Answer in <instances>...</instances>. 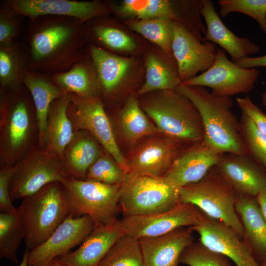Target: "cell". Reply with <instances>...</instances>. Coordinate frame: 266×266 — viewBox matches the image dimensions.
<instances>
[{"instance_id":"17","label":"cell","mask_w":266,"mask_h":266,"mask_svg":"<svg viewBox=\"0 0 266 266\" xmlns=\"http://www.w3.org/2000/svg\"><path fill=\"white\" fill-rule=\"evenodd\" d=\"M0 5L10 7L27 18L53 15L75 18L86 22L108 15L106 2L73 0H3Z\"/></svg>"},{"instance_id":"44","label":"cell","mask_w":266,"mask_h":266,"mask_svg":"<svg viewBox=\"0 0 266 266\" xmlns=\"http://www.w3.org/2000/svg\"><path fill=\"white\" fill-rule=\"evenodd\" d=\"M235 63L239 66L246 68L266 67V55L257 57H246Z\"/></svg>"},{"instance_id":"46","label":"cell","mask_w":266,"mask_h":266,"mask_svg":"<svg viewBox=\"0 0 266 266\" xmlns=\"http://www.w3.org/2000/svg\"><path fill=\"white\" fill-rule=\"evenodd\" d=\"M29 250H30L28 248H26L22 262H21L19 266H29L28 263V259Z\"/></svg>"},{"instance_id":"3","label":"cell","mask_w":266,"mask_h":266,"mask_svg":"<svg viewBox=\"0 0 266 266\" xmlns=\"http://www.w3.org/2000/svg\"><path fill=\"white\" fill-rule=\"evenodd\" d=\"M175 90L197 108L202 123L203 140L221 154H246L239 120L232 110L231 97L213 95L205 87L181 84Z\"/></svg>"},{"instance_id":"9","label":"cell","mask_w":266,"mask_h":266,"mask_svg":"<svg viewBox=\"0 0 266 266\" xmlns=\"http://www.w3.org/2000/svg\"><path fill=\"white\" fill-rule=\"evenodd\" d=\"M10 185L12 201L35 194L46 185L71 176L63 161L33 146L14 166Z\"/></svg>"},{"instance_id":"29","label":"cell","mask_w":266,"mask_h":266,"mask_svg":"<svg viewBox=\"0 0 266 266\" xmlns=\"http://www.w3.org/2000/svg\"><path fill=\"white\" fill-rule=\"evenodd\" d=\"M108 15L97 17L84 22L85 32L89 43L112 53V51L132 52L135 49V41L116 27Z\"/></svg>"},{"instance_id":"42","label":"cell","mask_w":266,"mask_h":266,"mask_svg":"<svg viewBox=\"0 0 266 266\" xmlns=\"http://www.w3.org/2000/svg\"><path fill=\"white\" fill-rule=\"evenodd\" d=\"M15 167L0 169V209L1 212L16 213L17 208L12 203L10 196V185Z\"/></svg>"},{"instance_id":"39","label":"cell","mask_w":266,"mask_h":266,"mask_svg":"<svg viewBox=\"0 0 266 266\" xmlns=\"http://www.w3.org/2000/svg\"><path fill=\"white\" fill-rule=\"evenodd\" d=\"M27 18L13 9L0 6V47L11 46L23 39Z\"/></svg>"},{"instance_id":"32","label":"cell","mask_w":266,"mask_h":266,"mask_svg":"<svg viewBox=\"0 0 266 266\" xmlns=\"http://www.w3.org/2000/svg\"><path fill=\"white\" fill-rule=\"evenodd\" d=\"M147 116L136 99L129 97L118 118L119 128L129 143L133 144L146 135L163 134Z\"/></svg>"},{"instance_id":"2","label":"cell","mask_w":266,"mask_h":266,"mask_svg":"<svg viewBox=\"0 0 266 266\" xmlns=\"http://www.w3.org/2000/svg\"><path fill=\"white\" fill-rule=\"evenodd\" d=\"M38 140L35 109L28 89L23 84L0 91V168L14 167Z\"/></svg>"},{"instance_id":"5","label":"cell","mask_w":266,"mask_h":266,"mask_svg":"<svg viewBox=\"0 0 266 266\" xmlns=\"http://www.w3.org/2000/svg\"><path fill=\"white\" fill-rule=\"evenodd\" d=\"M17 208L24 226L25 245L30 250L43 243L70 214L60 182L49 183L24 198Z\"/></svg>"},{"instance_id":"15","label":"cell","mask_w":266,"mask_h":266,"mask_svg":"<svg viewBox=\"0 0 266 266\" xmlns=\"http://www.w3.org/2000/svg\"><path fill=\"white\" fill-rule=\"evenodd\" d=\"M216 49L213 43L201 42L182 24L173 21L171 49L182 83L208 69L215 61Z\"/></svg>"},{"instance_id":"14","label":"cell","mask_w":266,"mask_h":266,"mask_svg":"<svg viewBox=\"0 0 266 266\" xmlns=\"http://www.w3.org/2000/svg\"><path fill=\"white\" fill-rule=\"evenodd\" d=\"M202 213L200 222L189 228L199 233L203 244L226 256L235 266H262L248 245L233 229Z\"/></svg>"},{"instance_id":"47","label":"cell","mask_w":266,"mask_h":266,"mask_svg":"<svg viewBox=\"0 0 266 266\" xmlns=\"http://www.w3.org/2000/svg\"><path fill=\"white\" fill-rule=\"evenodd\" d=\"M46 266H64L59 259H55L49 263Z\"/></svg>"},{"instance_id":"35","label":"cell","mask_w":266,"mask_h":266,"mask_svg":"<svg viewBox=\"0 0 266 266\" xmlns=\"http://www.w3.org/2000/svg\"><path fill=\"white\" fill-rule=\"evenodd\" d=\"M173 21L166 18L131 20L129 27L157 45L166 54L173 57L172 49Z\"/></svg>"},{"instance_id":"27","label":"cell","mask_w":266,"mask_h":266,"mask_svg":"<svg viewBox=\"0 0 266 266\" xmlns=\"http://www.w3.org/2000/svg\"><path fill=\"white\" fill-rule=\"evenodd\" d=\"M23 83L30 93L34 105L38 130L37 145L39 146L46 129L51 103L65 94L48 74L28 69L24 75Z\"/></svg>"},{"instance_id":"30","label":"cell","mask_w":266,"mask_h":266,"mask_svg":"<svg viewBox=\"0 0 266 266\" xmlns=\"http://www.w3.org/2000/svg\"><path fill=\"white\" fill-rule=\"evenodd\" d=\"M145 61L146 79L137 91L139 96L157 91L175 89L182 83L173 57L165 53L161 57L152 52L147 54Z\"/></svg>"},{"instance_id":"22","label":"cell","mask_w":266,"mask_h":266,"mask_svg":"<svg viewBox=\"0 0 266 266\" xmlns=\"http://www.w3.org/2000/svg\"><path fill=\"white\" fill-rule=\"evenodd\" d=\"M201 1V15L204 19L206 28L204 37L206 41L219 45L234 63L260 51V47L250 39L237 36L227 28L216 12L212 0Z\"/></svg>"},{"instance_id":"23","label":"cell","mask_w":266,"mask_h":266,"mask_svg":"<svg viewBox=\"0 0 266 266\" xmlns=\"http://www.w3.org/2000/svg\"><path fill=\"white\" fill-rule=\"evenodd\" d=\"M87 51L97 69L102 100L110 98L130 77L134 60L120 57L91 43H89Z\"/></svg>"},{"instance_id":"38","label":"cell","mask_w":266,"mask_h":266,"mask_svg":"<svg viewBox=\"0 0 266 266\" xmlns=\"http://www.w3.org/2000/svg\"><path fill=\"white\" fill-rule=\"evenodd\" d=\"M180 263L189 266H234L226 256L209 249L200 240L193 241L185 248Z\"/></svg>"},{"instance_id":"48","label":"cell","mask_w":266,"mask_h":266,"mask_svg":"<svg viewBox=\"0 0 266 266\" xmlns=\"http://www.w3.org/2000/svg\"><path fill=\"white\" fill-rule=\"evenodd\" d=\"M262 102L263 105L266 106V92H265L262 95Z\"/></svg>"},{"instance_id":"19","label":"cell","mask_w":266,"mask_h":266,"mask_svg":"<svg viewBox=\"0 0 266 266\" xmlns=\"http://www.w3.org/2000/svg\"><path fill=\"white\" fill-rule=\"evenodd\" d=\"M216 167L239 195L257 197L266 186V170L246 154L223 153Z\"/></svg>"},{"instance_id":"34","label":"cell","mask_w":266,"mask_h":266,"mask_svg":"<svg viewBox=\"0 0 266 266\" xmlns=\"http://www.w3.org/2000/svg\"><path fill=\"white\" fill-rule=\"evenodd\" d=\"M24 237V226L18 210L16 213L1 212L0 257L18 263L17 252Z\"/></svg>"},{"instance_id":"41","label":"cell","mask_w":266,"mask_h":266,"mask_svg":"<svg viewBox=\"0 0 266 266\" xmlns=\"http://www.w3.org/2000/svg\"><path fill=\"white\" fill-rule=\"evenodd\" d=\"M126 174L125 170L114 160L103 153L89 168L85 179L110 185H121Z\"/></svg>"},{"instance_id":"1","label":"cell","mask_w":266,"mask_h":266,"mask_svg":"<svg viewBox=\"0 0 266 266\" xmlns=\"http://www.w3.org/2000/svg\"><path fill=\"white\" fill-rule=\"evenodd\" d=\"M23 39L30 52L28 69L52 75L68 70L87 54L84 22L70 17L27 18Z\"/></svg>"},{"instance_id":"21","label":"cell","mask_w":266,"mask_h":266,"mask_svg":"<svg viewBox=\"0 0 266 266\" xmlns=\"http://www.w3.org/2000/svg\"><path fill=\"white\" fill-rule=\"evenodd\" d=\"M124 234L119 219L95 228L78 248L59 259L64 266H99L110 248Z\"/></svg>"},{"instance_id":"7","label":"cell","mask_w":266,"mask_h":266,"mask_svg":"<svg viewBox=\"0 0 266 266\" xmlns=\"http://www.w3.org/2000/svg\"><path fill=\"white\" fill-rule=\"evenodd\" d=\"M63 186L70 214L74 216L87 215L95 228L118 220L120 211L119 195L121 185H110L72 176L63 179Z\"/></svg>"},{"instance_id":"11","label":"cell","mask_w":266,"mask_h":266,"mask_svg":"<svg viewBox=\"0 0 266 266\" xmlns=\"http://www.w3.org/2000/svg\"><path fill=\"white\" fill-rule=\"evenodd\" d=\"M259 74L260 71L255 68L239 66L228 58L224 50L217 48L215 61L209 68L182 84L187 86L209 87L213 95L230 97L250 92Z\"/></svg>"},{"instance_id":"10","label":"cell","mask_w":266,"mask_h":266,"mask_svg":"<svg viewBox=\"0 0 266 266\" xmlns=\"http://www.w3.org/2000/svg\"><path fill=\"white\" fill-rule=\"evenodd\" d=\"M68 97L67 114L75 131L89 133L127 173V160L118 145L101 97L84 98L69 94Z\"/></svg>"},{"instance_id":"36","label":"cell","mask_w":266,"mask_h":266,"mask_svg":"<svg viewBox=\"0 0 266 266\" xmlns=\"http://www.w3.org/2000/svg\"><path fill=\"white\" fill-rule=\"evenodd\" d=\"M99 266H144L139 239L124 234L110 248Z\"/></svg>"},{"instance_id":"43","label":"cell","mask_w":266,"mask_h":266,"mask_svg":"<svg viewBox=\"0 0 266 266\" xmlns=\"http://www.w3.org/2000/svg\"><path fill=\"white\" fill-rule=\"evenodd\" d=\"M236 101L242 113L246 115L256 127L266 135V114L253 102L248 96L237 98Z\"/></svg>"},{"instance_id":"33","label":"cell","mask_w":266,"mask_h":266,"mask_svg":"<svg viewBox=\"0 0 266 266\" xmlns=\"http://www.w3.org/2000/svg\"><path fill=\"white\" fill-rule=\"evenodd\" d=\"M109 10L136 20H145L156 18H166L176 21L177 1L167 0H125L118 6L106 2Z\"/></svg>"},{"instance_id":"40","label":"cell","mask_w":266,"mask_h":266,"mask_svg":"<svg viewBox=\"0 0 266 266\" xmlns=\"http://www.w3.org/2000/svg\"><path fill=\"white\" fill-rule=\"evenodd\" d=\"M219 15L226 17L232 12H239L255 19L266 34V0H219Z\"/></svg>"},{"instance_id":"24","label":"cell","mask_w":266,"mask_h":266,"mask_svg":"<svg viewBox=\"0 0 266 266\" xmlns=\"http://www.w3.org/2000/svg\"><path fill=\"white\" fill-rule=\"evenodd\" d=\"M68 94L51 103L42 140L38 146L48 154L63 161L64 152L76 132L67 114Z\"/></svg>"},{"instance_id":"4","label":"cell","mask_w":266,"mask_h":266,"mask_svg":"<svg viewBox=\"0 0 266 266\" xmlns=\"http://www.w3.org/2000/svg\"><path fill=\"white\" fill-rule=\"evenodd\" d=\"M148 94L140 107L163 134L191 144L203 138L199 113L187 98L175 89Z\"/></svg>"},{"instance_id":"45","label":"cell","mask_w":266,"mask_h":266,"mask_svg":"<svg viewBox=\"0 0 266 266\" xmlns=\"http://www.w3.org/2000/svg\"><path fill=\"white\" fill-rule=\"evenodd\" d=\"M256 197L262 212L266 220V186Z\"/></svg>"},{"instance_id":"49","label":"cell","mask_w":266,"mask_h":266,"mask_svg":"<svg viewBox=\"0 0 266 266\" xmlns=\"http://www.w3.org/2000/svg\"><path fill=\"white\" fill-rule=\"evenodd\" d=\"M262 266H266V263L261 264Z\"/></svg>"},{"instance_id":"6","label":"cell","mask_w":266,"mask_h":266,"mask_svg":"<svg viewBox=\"0 0 266 266\" xmlns=\"http://www.w3.org/2000/svg\"><path fill=\"white\" fill-rule=\"evenodd\" d=\"M180 202L191 203L208 216L233 229L243 238V229L235 210L239 195L216 166L199 181L179 189Z\"/></svg>"},{"instance_id":"20","label":"cell","mask_w":266,"mask_h":266,"mask_svg":"<svg viewBox=\"0 0 266 266\" xmlns=\"http://www.w3.org/2000/svg\"><path fill=\"white\" fill-rule=\"evenodd\" d=\"M189 227H181L160 236L139 239L144 266H179L181 255L194 241Z\"/></svg>"},{"instance_id":"25","label":"cell","mask_w":266,"mask_h":266,"mask_svg":"<svg viewBox=\"0 0 266 266\" xmlns=\"http://www.w3.org/2000/svg\"><path fill=\"white\" fill-rule=\"evenodd\" d=\"M235 210L242 225L243 239L259 263H266V220L257 197L239 195Z\"/></svg>"},{"instance_id":"26","label":"cell","mask_w":266,"mask_h":266,"mask_svg":"<svg viewBox=\"0 0 266 266\" xmlns=\"http://www.w3.org/2000/svg\"><path fill=\"white\" fill-rule=\"evenodd\" d=\"M53 82L64 94L84 98L101 97L97 69L88 53L68 70L51 75Z\"/></svg>"},{"instance_id":"37","label":"cell","mask_w":266,"mask_h":266,"mask_svg":"<svg viewBox=\"0 0 266 266\" xmlns=\"http://www.w3.org/2000/svg\"><path fill=\"white\" fill-rule=\"evenodd\" d=\"M239 124L246 154L266 170V135L242 112Z\"/></svg>"},{"instance_id":"28","label":"cell","mask_w":266,"mask_h":266,"mask_svg":"<svg viewBox=\"0 0 266 266\" xmlns=\"http://www.w3.org/2000/svg\"><path fill=\"white\" fill-rule=\"evenodd\" d=\"M103 153L89 133L79 131L66 148L63 162L72 176L85 179L89 168Z\"/></svg>"},{"instance_id":"16","label":"cell","mask_w":266,"mask_h":266,"mask_svg":"<svg viewBox=\"0 0 266 266\" xmlns=\"http://www.w3.org/2000/svg\"><path fill=\"white\" fill-rule=\"evenodd\" d=\"M185 143L165 134L149 139L127 160V174L164 177L185 149H182Z\"/></svg>"},{"instance_id":"8","label":"cell","mask_w":266,"mask_h":266,"mask_svg":"<svg viewBox=\"0 0 266 266\" xmlns=\"http://www.w3.org/2000/svg\"><path fill=\"white\" fill-rule=\"evenodd\" d=\"M179 189L165 177L126 174L119 191L120 211L124 216L166 211L180 202Z\"/></svg>"},{"instance_id":"18","label":"cell","mask_w":266,"mask_h":266,"mask_svg":"<svg viewBox=\"0 0 266 266\" xmlns=\"http://www.w3.org/2000/svg\"><path fill=\"white\" fill-rule=\"evenodd\" d=\"M222 154L202 139L185 149L164 177L179 188L197 182L217 165Z\"/></svg>"},{"instance_id":"13","label":"cell","mask_w":266,"mask_h":266,"mask_svg":"<svg viewBox=\"0 0 266 266\" xmlns=\"http://www.w3.org/2000/svg\"><path fill=\"white\" fill-rule=\"evenodd\" d=\"M95 228L89 216L70 214L43 243L29 250V266H46L58 257L66 255L80 245Z\"/></svg>"},{"instance_id":"12","label":"cell","mask_w":266,"mask_h":266,"mask_svg":"<svg viewBox=\"0 0 266 266\" xmlns=\"http://www.w3.org/2000/svg\"><path fill=\"white\" fill-rule=\"evenodd\" d=\"M202 216V212L194 205L180 202L165 212L124 216L120 220L125 234L140 239L164 235L181 227L195 226Z\"/></svg>"},{"instance_id":"31","label":"cell","mask_w":266,"mask_h":266,"mask_svg":"<svg viewBox=\"0 0 266 266\" xmlns=\"http://www.w3.org/2000/svg\"><path fill=\"white\" fill-rule=\"evenodd\" d=\"M29 61V47L23 39L0 47V91L14 90L23 85Z\"/></svg>"}]
</instances>
